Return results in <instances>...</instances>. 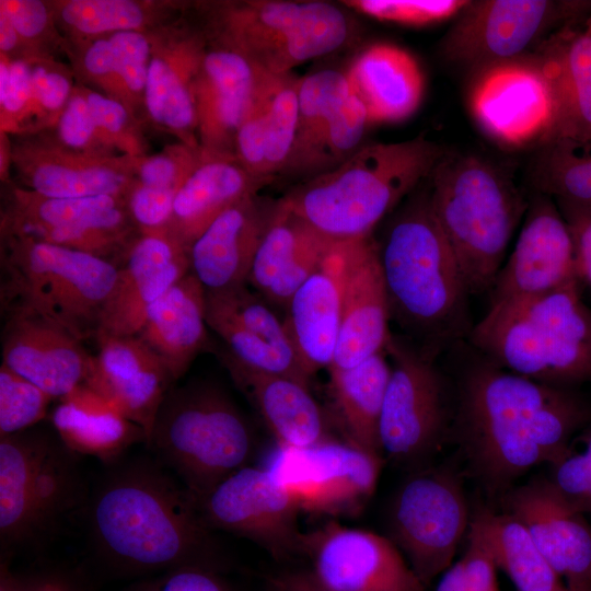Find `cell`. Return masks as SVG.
Segmentation results:
<instances>
[{"label": "cell", "instance_id": "obj_13", "mask_svg": "<svg viewBox=\"0 0 591 591\" xmlns=\"http://www.w3.org/2000/svg\"><path fill=\"white\" fill-rule=\"evenodd\" d=\"M391 374L380 419L381 451L401 464L428 457L440 444L448 421L445 385L433 358L406 338L391 335Z\"/></svg>", "mask_w": 591, "mask_h": 591}, {"label": "cell", "instance_id": "obj_50", "mask_svg": "<svg viewBox=\"0 0 591 591\" xmlns=\"http://www.w3.org/2000/svg\"><path fill=\"white\" fill-rule=\"evenodd\" d=\"M27 59L32 69L31 118H36L38 127H51L74 90L72 74L49 56Z\"/></svg>", "mask_w": 591, "mask_h": 591}, {"label": "cell", "instance_id": "obj_11", "mask_svg": "<svg viewBox=\"0 0 591 591\" xmlns=\"http://www.w3.org/2000/svg\"><path fill=\"white\" fill-rule=\"evenodd\" d=\"M589 15L591 1L584 0L467 1L442 38L440 53L477 73L528 55L526 49L551 31L579 24Z\"/></svg>", "mask_w": 591, "mask_h": 591}, {"label": "cell", "instance_id": "obj_39", "mask_svg": "<svg viewBox=\"0 0 591 591\" xmlns=\"http://www.w3.org/2000/svg\"><path fill=\"white\" fill-rule=\"evenodd\" d=\"M328 372L334 413L347 442L380 455V419L391 374L385 350L355 367Z\"/></svg>", "mask_w": 591, "mask_h": 591}, {"label": "cell", "instance_id": "obj_12", "mask_svg": "<svg viewBox=\"0 0 591 591\" xmlns=\"http://www.w3.org/2000/svg\"><path fill=\"white\" fill-rule=\"evenodd\" d=\"M1 234L85 252L118 266L139 231L125 197L47 198L14 187L2 211Z\"/></svg>", "mask_w": 591, "mask_h": 591}, {"label": "cell", "instance_id": "obj_17", "mask_svg": "<svg viewBox=\"0 0 591 591\" xmlns=\"http://www.w3.org/2000/svg\"><path fill=\"white\" fill-rule=\"evenodd\" d=\"M210 529L245 537L275 559L302 554L299 505L264 467L244 466L197 503Z\"/></svg>", "mask_w": 591, "mask_h": 591}, {"label": "cell", "instance_id": "obj_35", "mask_svg": "<svg viewBox=\"0 0 591 591\" xmlns=\"http://www.w3.org/2000/svg\"><path fill=\"white\" fill-rule=\"evenodd\" d=\"M350 91L363 104L369 123H396L412 116L425 89L421 68L407 50L387 43L362 49L346 70Z\"/></svg>", "mask_w": 591, "mask_h": 591}, {"label": "cell", "instance_id": "obj_31", "mask_svg": "<svg viewBox=\"0 0 591 591\" xmlns=\"http://www.w3.org/2000/svg\"><path fill=\"white\" fill-rule=\"evenodd\" d=\"M336 241L321 234L279 198L256 252L247 285L266 302L286 309Z\"/></svg>", "mask_w": 591, "mask_h": 591}, {"label": "cell", "instance_id": "obj_26", "mask_svg": "<svg viewBox=\"0 0 591 591\" xmlns=\"http://www.w3.org/2000/svg\"><path fill=\"white\" fill-rule=\"evenodd\" d=\"M2 364L62 399L86 384L92 357L63 327L35 314L4 316Z\"/></svg>", "mask_w": 591, "mask_h": 591}, {"label": "cell", "instance_id": "obj_52", "mask_svg": "<svg viewBox=\"0 0 591 591\" xmlns=\"http://www.w3.org/2000/svg\"><path fill=\"white\" fill-rule=\"evenodd\" d=\"M462 0H347L343 3L370 18L406 25H427L457 15Z\"/></svg>", "mask_w": 591, "mask_h": 591}, {"label": "cell", "instance_id": "obj_33", "mask_svg": "<svg viewBox=\"0 0 591 591\" xmlns=\"http://www.w3.org/2000/svg\"><path fill=\"white\" fill-rule=\"evenodd\" d=\"M534 54L555 97L552 139L591 147V15L582 26L572 25L552 34Z\"/></svg>", "mask_w": 591, "mask_h": 591}, {"label": "cell", "instance_id": "obj_57", "mask_svg": "<svg viewBox=\"0 0 591 591\" xmlns=\"http://www.w3.org/2000/svg\"><path fill=\"white\" fill-rule=\"evenodd\" d=\"M124 591H234L221 571L205 567H182L139 580Z\"/></svg>", "mask_w": 591, "mask_h": 591}, {"label": "cell", "instance_id": "obj_47", "mask_svg": "<svg viewBox=\"0 0 591 591\" xmlns=\"http://www.w3.org/2000/svg\"><path fill=\"white\" fill-rule=\"evenodd\" d=\"M104 143L118 155L144 157L139 118L120 101L82 85Z\"/></svg>", "mask_w": 591, "mask_h": 591}, {"label": "cell", "instance_id": "obj_48", "mask_svg": "<svg viewBox=\"0 0 591 591\" xmlns=\"http://www.w3.org/2000/svg\"><path fill=\"white\" fill-rule=\"evenodd\" d=\"M50 135H43L58 147L93 157H124L102 140L82 85H76Z\"/></svg>", "mask_w": 591, "mask_h": 591}, {"label": "cell", "instance_id": "obj_45", "mask_svg": "<svg viewBox=\"0 0 591 591\" xmlns=\"http://www.w3.org/2000/svg\"><path fill=\"white\" fill-rule=\"evenodd\" d=\"M549 465L553 488L578 512H591V424Z\"/></svg>", "mask_w": 591, "mask_h": 591}, {"label": "cell", "instance_id": "obj_5", "mask_svg": "<svg viewBox=\"0 0 591 591\" xmlns=\"http://www.w3.org/2000/svg\"><path fill=\"white\" fill-rule=\"evenodd\" d=\"M429 179L432 211L468 292L491 289L530 198L505 170L474 154L448 152Z\"/></svg>", "mask_w": 591, "mask_h": 591}, {"label": "cell", "instance_id": "obj_27", "mask_svg": "<svg viewBox=\"0 0 591 591\" xmlns=\"http://www.w3.org/2000/svg\"><path fill=\"white\" fill-rule=\"evenodd\" d=\"M260 71L243 54L208 40L194 84L202 151L235 157L236 135L252 105Z\"/></svg>", "mask_w": 591, "mask_h": 591}, {"label": "cell", "instance_id": "obj_6", "mask_svg": "<svg viewBox=\"0 0 591 591\" xmlns=\"http://www.w3.org/2000/svg\"><path fill=\"white\" fill-rule=\"evenodd\" d=\"M90 488L80 455L39 427L0 437L1 559L38 552L76 515Z\"/></svg>", "mask_w": 591, "mask_h": 591}, {"label": "cell", "instance_id": "obj_2", "mask_svg": "<svg viewBox=\"0 0 591 591\" xmlns=\"http://www.w3.org/2000/svg\"><path fill=\"white\" fill-rule=\"evenodd\" d=\"M591 424V405L571 387L507 371L486 358L465 371L456 425L475 472L491 490L553 463Z\"/></svg>", "mask_w": 591, "mask_h": 591}, {"label": "cell", "instance_id": "obj_34", "mask_svg": "<svg viewBox=\"0 0 591 591\" xmlns=\"http://www.w3.org/2000/svg\"><path fill=\"white\" fill-rule=\"evenodd\" d=\"M270 183L248 173L235 157L201 150L176 194L166 232L188 251L221 212Z\"/></svg>", "mask_w": 591, "mask_h": 591}, {"label": "cell", "instance_id": "obj_59", "mask_svg": "<svg viewBox=\"0 0 591 591\" xmlns=\"http://www.w3.org/2000/svg\"><path fill=\"white\" fill-rule=\"evenodd\" d=\"M267 591H331L318 583L309 570H289L268 579Z\"/></svg>", "mask_w": 591, "mask_h": 591}, {"label": "cell", "instance_id": "obj_49", "mask_svg": "<svg viewBox=\"0 0 591 591\" xmlns=\"http://www.w3.org/2000/svg\"><path fill=\"white\" fill-rule=\"evenodd\" d=\"M369 124L363 104L350 91L332 118L324 136L317 159L316 175L335 169L351 157L361 147L360 143Z\"/></svg>", "mask_w": 591, "mask_h": 591}, {"label": "cell", "instance_id": "obj_41", "mask_svg": "<svg viewBox=\"0 0 591 591\" xmlns=\"http://www.w3.org/2000/svg\"><path fill=\"white\" fill-rule=\"evenodd\" d=\"M349 93L346 71L323 69L300 77L296 140L283 174L305 179L316 175L322 141Z\"/></svg>", "mask_w": 591, "mask_h": 591}, {"label": "cell", "instance_id": "obj_22", "mask_svg": "<svg viewBox=\"0 0 591 591\" xmlns=\"http://www.w3.org/2000/svg\"><path fill=\"white\" fill-rule=\"evenodd\" d=\"M10 153L24 189L47 198H126L136 181L139 159L76 153L43 135L19 141Z\"/></svg>", "mask_w": 591, "mask_h": 591}, {"label": "cell", "instance_id": "obj_38", "mask_svg": "<svg viewBox=\"0 0 591 591\" xmlns=\"http://www.w3.org/2000/svg\"><path fill=\"white\" fill-rule=\"evenodd\" d=\"M51 421L57 434L73 452L109 464L132 443L146 442L144 431L138 425L85 385L60 399Z\"/></svg>", "mask_w": 591, "mask_h": 591}, {"label": "cell", "instance_id": "obj_15", "mask_svg": "<svg viewBox=\"0 0 591 591\" xmlns=\"http://www.w3.org/2000/svg\"><path fill=\"white\" fill-rule=\"evenodd\" d=\"M381 456L333 439L308 448L279 444L266 468L300 510L333 517L357 513L372 496Z\"/></svg>", "mask_w": 591, "mask_h": 591}, {"label": "cell", "instance_id": "obj_7", "mask_svg": "<svg viewBox=\"0 0 591 591\" xmlns=\"http://www.w3.org/2000/svg\"><path fill=\"white\" fill-rule=\"evenodd\" d=\"M579 285L487 311L468 333L472 345L494 364L545 384L591 382V310Z\"/></svg>", "mask_w": 591, "mask_h": 591}, {"label": "cell", "instance_id": "obj_54", "mask_svg": "<svg viewBox=\"0 0 591 591\" xmlns=\"http://www.w3.org/2000/svg\"><path fill=\"white\" fill-rule=\"evenodd\" d=\"M496 569L482 538L468 526L465 553L445 569L436 591H500Z\"/></svg>", "mask_w": 591, "mask_h": 591}, {"label": "cell", "instance_id": "obj_29", "mask_svg": "<svg viewBox=\"0 0 591 591\" xmlns=\"http://www.w3.org/2000/svg\"><path fill=\"white\" fill-rule=\"evenodd\" d=\"M279 199L250 195L221 212L188 250L190 273L205 290L247 285L256 252Z\"/></svg>", "mask_w": 591, "mask_h": 591}, {"label": "cell", "instance_id": "obj_58", "mask_svg": "<svg viewBox=\"0 0 591 591\" xmlns=\"http://www.w3.org/2000/svg\"><path fill=\"white\" fill-rule=\"evenodd\" d=\"M555 202L570 230L577 279L591 287V208L563 200Z\"/></svg>", "mask_w": 591, "mask_h": 591}, {"label": "cell", "instance_id": "obj_9", "mask_svg": "<svg viewBox=\"0 0 591 591\" xmlns=\"http://www.w3.org/2000/svg\"><path fill=\"white\" fill-rule=\"evenodd\" d=\"M147 445L198 503L222 480L247 466L254 436L222 389L195 381L167 391Z\"/></svg>", "mask_w": 591, "mask_h": 591}, {"label": "cell", "instance_id": "obj_60", "mask_svg": "<svg viewBox=\"0 0 591 591\" xmlns=\"http://www.w3.org/2000/svg\"><path fill=\"white\" fill-rule=\"evenodd\" d=\"M0 50L8 58H24V47L9 18L0 11Z\"/></svg>", "mask_w": 591, "mask_h": 591}, {"label": "cell", "instance_id": "obj_36", "mask_svg": "<svg viewBox=\"0 0 591 591\" xmlns=\"http://www.w3.org/2000/svg\"><path fill=\"white\" fill-rule=\"evenodd\" d=\"M205 298L204 286L188 273L149 309L137 335L162 360L173 382L208 347Z\"/></svg>", "mask_w": 591, "mask_h": 591}, {"label": "cell", "instance_id": "obj_46", "mask_svg": "<svg viewBox=\"0 0 591 591\" xmlns=\"http://www.w3.org/2000/svg\"><path fill=\"white\" fill-rule=\"evenodd\" d=\"M54 398L28 380L0 368V437L35 427Z\"/></svg>", "mask_w": 591, "mask_h": 591}, {"label": "cell", "instance_id": "obj_10", "mask_svg": "<svg viewBox=\"0 0 591 591\" xmlns=\"http://www.w3.org/2000/svg\"><path fill=\"white\" fill-rule=\"evenodd\" d=\"M207 39L282 74L347 45L351 18L325 1L247 0L200 4Z\"/></svg>", "mask_w": 591, "mask_h": 591}, {"label": "cell", "instance_id": "obj_61", "mask_svg": "<svg viewBox=\"0 0 591 591\" xmlns=\"http://www.w3.org/2000/svg\"><path fill=\"white\" fill-rule=\"evenodd\" d=\"M557 591H570V590L567 587H564V588H561V589H559Z\"/></svg>", "mask_w": 591, "mask_h": 591}, {"label": "cell", "instance_id": "obj_19", "mask_svg": "<svg viewBox=\"0 0 591 591\" xmlns=\"http://www.w3.org/2000/svg\"><path fill=\"white\" fill-rule=\"evenodd\" d=\"M578 281L569 227L555 200L535 193L517 243L491 287L488 311H500Z\"/></svg>", "mask_w": 591, "mask_h": 591}, {"label": "cell", "instance_id": "obj_4", "mask_svg": "<svg viewBox=\"0 0 591 591\" xmlns=\"http://www.w3.org/2000/svg\"><path fill=\"white\" fill-rule=\"evenodd\" d=\"M447 153L422 135L364 144L335 169L299 183L280 199L333 241L366 239L429 178Z\"/></svg>", "mask_w": 591, "mask_h": 591}, {"label": "cell", "instance_id": "obj_1", "mask_svg": "<svg viewBox=\"0 0 591 591\" xmlns=\"http://www.w3.org/2000/svg\"><path fill=\"white\" fill-rule=\"evenodd\" d=\"M81 518L93 557L114 576L225 566L197 502L155 459L109 464L90 488Z\"/></svg>", "mask_w": 591, "mask_h": 591}, {"label": "cell", "instance_id": "obj_23", "mask_svg": "<svg viewBox=\"0 0 591 591\" xmlns=\"http://www.w3.org/2000/svg\"><path fill=\"white\" fill-rule=\"evenodd\" d=\"M190 273L188 251L167 232L139 233L120 265L97 334L136 336L149 309Z\"/></svg>", "mask_w": 591, "mask_h": 591}, {"label": "cell", "instance_id": "obj_44", "mask_svg": "<svg viewBox=\"0 0 591 591\" xmlns=\"http://www.w3.org/2000/svg\"><path fill=\"white\" fill-rule=\"evenodd\" d=\"M531 179L535 193L591 208V147L548 140L533 160Z\"/></svg>", "mask_w": 591, "mask_h": 591}, {"label": "cell", "instance_id": "obj_37", "mask_svg": "<svg viewBox=\"0 0 591 591\" xmlns=\"http://www.w3.org/2000/svg\"><path fill=\"white\" fill-rule=\"evenodd\" d=\"M78 76L124 103L138 118L152 53L151 32H118L73 46Z\"/></svg>", "mask_w": 591, "mask_h": 591}, {"label": "cell", "instance_id": "obj_53", "mask_svg": "<svg viewBox=\"0 0 591 591\" xmlns=\"http://www.w3.org/2000/svg\"><path fill=\"white\" fill-rule=\"evenodd\" d=\"M1 130L18 132L27 127L32 112V69L27 58L0 61Z\"/></svg>", "mask_w": 591, "mask_h": 591}, {"label": "cell", "instance_id": "obj_20", "mask_svg": "<svg viewBox=\"0 0 591 591\" xmlns=\"http://www.w3.org/2000/svg\"><path fill=\"white\" fill-rule=\"evenodd\" d=\"M208 39L200 27L171 21L152 31L143 114L160 130L200 149L194 84Z\"/></svg>", "mask_w": 591, "mask_h": 591}, {"label": "cell", "instance_id": "obj_55", "mask_svg": "<svg viewBox=\"0 0 591 591\" xmlns=\"http://www.w3.org/2000/svg\"><path fill=\"white\" fill-rule=\"evenodd\" d=\"M201 149L182 142L153 155L138 159L136 183L146 187L178 192L199 160Z\"/></svg>", "mask_w": 591, "mask_h": 591}, {"label": "cell", "instance_id": "obj_3", "mask_svg": "<svg viewBox=\"0 0 591 591\" xmlns=\"http://www.w3.org/2000/svg\"><path fill=\"white\" fill-rule=\"evenodd\" d=\"M413 193L376 241L378 256L391 320L434 359L466 332L470 292L429 189Z\"/></svg>", "mask_w": 591, "mask_h": 591}, {"label": "cell", "instance_id": "obj_14", "mask_svg": "<svg viewBox=\"0 0 591 591\" xmlns=\"http://www.w3.org/2000/svg\"><path fill=\"white\" fill-rule=\"evenodd\" d=\"M389 518L391 540L426 587L452 565L470 525L461 483L445 470L407 479L392 501Z\"/></svg>", "mask_w": 591, "mask_h": 591}, {"label": "cell", "instance_id": "obj_16", "mask_svg": "<svg viewBox=\"0 0 591 591\" xmlns=\"http://www.w3.org/2000/svg\"><path fill=\"white\" fill-rule=\"evenodd\" d=\"M471 112L482 130L500 146H543L552 139L556 105L536 54L506 60L475 73Z\"/></svg>", "mask_w": 591, "mask_h": 591}, {"label": "cell", "instance_id": "obj_40", "mask_svg": "<svg viewBox=\"0 0 591 591\" xmlns=\"http://www.w3.org/2000/svg\"><path fill=\"white\" fill-rule=\"evenodd\" d=\"M518 591H557L560 577L546 561L528 528L512 513L479 509L468 525Z\"/></svg>", "mask_w": 591, "mask_h": 591}, {"label": "cell", "instance_id": "obj_8", "mask_svg": "<svg viewBox=\"0 0 591 591\" xmlns=\"http://www.w3.org/2000/svg\"><path fill=\"white\" fill-rule=\"evenodd\" d=\"M2 315L42 316L84 341L97 335L118 276L113 262L72 248L1 234Z\"/></svg>", "mask_w": 591, "mask_h": 591}, {"label": "cell", "instance_id": "obj_25", "mask_svg": "<svg viewBox=\"0 0 591 591\" xmlns=\"http://www.w3.org/2000/svg\"><path fill=\"white\" fill-rule=\"evenodd\" d=\"M507 512L529 530L540 552L570 591H591V525L545 478L511 490Z\"/></svg>", "mask_w": 591, "mask_h": 591}, {"label": "cell", "instance_id": "obj_28", "mask_svg": "<svg viewBox=\"0 0 591 591\" xmlns=\"http://www.w3.org/2000/svg\"><path fill=\"white\" fill-rule=\"evenodd\" d=\"M354 241H336L286 308L285 326L311 378L322 369L328 370L334 361Z\"/></svg>", "mask_w": 591, "mask_h": 591}, {"label": "cell", "instance_id": "obj_43", "mask_svg": "<svg viewBox=\"0 0 591 591\" xmlns=\"http://www.w3.org/2000/svg\"><path fill=\"white\" fill-rule=\"evenodd\" d=\"M300 77L260 71L254 102L265 134L268 175L283 174L293 149L298 123Z\"/></svg>", "mask_w": 591, "mask_h": 591}, {"label": "cell", "instance_id": "obj_51", "mask_svg": "<svg viewBox=\"0 0 591 591\" xmlns=\"http://www.w3.org/2000/svg\"><path fill=\"white\" fill-rule=\"evenodd\" d=\"M0 11L11 21L24 47V58L48 56L46 48L59 44L53 4L38 0H1Z\"/></svg>", "mask_w": 591, "mask_h": 591}, {"label": "cell", "instance_id": "obj_21", "mask_svg": "<svg viewBox=\"0 0 591 591\" xmlns=\"http://www.w3.org/2000/svg\"><path fill=\"white\" fill-rule=\"evenodd\" d=\"M206 322L244 364L291 378L310 387L283 321L247 285L206 290Z\"/></svg>", "mask_w": 591, "mask_h": 591}, {"label": "cell", "instance_id": "obj_42", "mask_svg": "<svg viewBox=\"0 0 591 591\" xmlns=\"http://www.w3.org/2000/svg\"><path fill=\"white\" fill-rule=\"evenodd\" d=\"M72 46L118 32H151L169 23L171 5L136 0H67L53 4Z\"/></svg>", "mask_w": 591, "mask_h": 591}, {"label": "cell", "instance_id": "obj_32", "mask_svg": "<svg viewBox=\"0 0 591 591\" xmlns=\"http://www.w3.org/2000/svg\"><path fill=\"white\" fill-rule=\"evenodd\" d=\"M217 356L279 444L308 448L331 439L324 414L310 387L291 378L251 368L227 348Z\"/></svg>", "mask_w": 591, "mask_h": 591}, {"label": "cell", "instance_id": "obj_24", "mask_svg": "<svg viewBox=\"0 0 591 591\" xmlns=\"http://www.w3.org/2000/svg\"><path fill=\"white\" fill-rule=\"evenodd\" d=\"M85 386L138 425L149 440L159 407L173 380L157 354L137 335L97 334Z\"/></svg>", "mask_w": 591, "mask_h": 591}, {"label": "cell", "instance_id": "obj_56", "mask_svg": "<svg viewBox=\"0 0 591 591\" xmlns=\"http://www.w3.org/2000/svg\"><path fill=\"white\" fill-rule=\"evenodd\" d=\"M0 591H94L82 569L43 568L18 573L1 559Z\"/></svg>", "mask_w": 591, "mask_h": 591}, {"label": "cell", "instance_id": "obj_30", "mask_svg": "<svg viewBox=\"0 0 591 591\" xmlns=\"http://www.w3.org/2000/svg\"><path fill=\"white\" fill-rule=\"evenodd\" d=\"M389 302L376 241L355 240L346 274L341 321L331 368L347 369L384 351L391 337Z\"/></svg>", "mask_w": 591, "mask_h": 591}, {"label": "cell", "instance_id": "obj_18", "mask_svg": "<svg viewBox=\"0 0 591 591\" xmlns=\"http://www.w3.org/2000/svg\"><path fill=\"white\" fill-rule=\"evenodd\" d=\"M302 554L315 580L331 591H425L394 542L329 521L303 535Z\"/></svg>", "mask_w": 591, "mask_h": 591}]
</instances>
